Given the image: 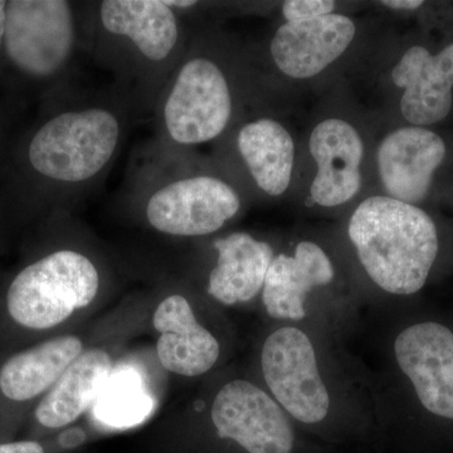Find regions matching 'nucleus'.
<instances>
[{
    "mask_svg": "<svg viewBox=\"0 0 453 453\" xmlns=\"http://www.w3.org/2000/svg\"><path fill=\"white\" fill-rule=\"evenodd\" d=\"M85 53L110 71L113 85L142 116L186 53L181 13L166 0H103L83 5Z\"/></svg>",
    "mask_w": 453,
    "mask_h": 453,
    "instance_id": "obj_1",
    "label": "nucleus"
},
{
    "mask_svg": "<svg viewBox=\"0 0 453 453\" xmlns=\"http://www.w3.org/2000/svg\"><path fill=\"white\" fill-rule=\"evenodd\" d=\"M127 198L142 203L151 228L175 237L214 234L242 207L232 184L216 175L181 173L174 149L157 142L134 172Z\"/></svg>",
    "mask_w": 453,
    "mask_h": 453,
    "instance_id": "obj_2",
    "label": "nucleus"
},
{
    "mask_svg": "<svg viewBox=\"0 0 453 453\" xmlns=\"http://www.w3.org/2000/svg\"><path fill=\"white\" fill-rule=\"evenodd\" d=\"M349 237L366 273L390 294L421 290L436 261L434 220L421 208L390 196L360 203L349 222Z\"/></svg>",
    "mask_w": 453,
    "mask_h": 453,
    "instance_id": "obj_3",
    "label": "nucleus"
},
{
    "mask_svg": "<svg viewBox=\"0 0 453 453\" xmlns=\"http://www.w3.org/2000/svg\"><path fill=\"white\" fill-rule=\"evenodd\" d=\"M5 56L28 79L64 89L73 85L74 71L85 53L82 3L68 0L7 2Z\"/></svg>",
    "mask_w": 453,
    "mask_h": 453,
    "instance_id": "obj_4",
    "label": "nucleus"
},
{
    "mask_svg": "<svg viewBox=\"0 0 453 453\" xmlns=\"http://www.w3.org/2000/svg\"><path fill=\"white\" fill-rule=\"evenodd\" d=\"M231 81L222 65L204 53L186 52L155 104L160 144L190 148L219 138L234 118Z\"/></svg>",
    "mask_w": 453,
    "mask_h": 453,
    "instance_id": "obj_5",
    "label": "nucleus"
},
{
    "mask_svg": "<svg viewBox=\"0 0 453 453\" xmlns=\"http://www.w3.org/2000/svg\"><path fill=\"white\" fill-rule=\"evenodd\" d=\"M100 290V273L91 257L61 249L23 268L8 290V311L28 329H50L86 308Z\"/></svg>",
    "mask_w": 453,
    "mask_h": 453,
    "instance_id": "obj_6",
    "label": "nucleus"
},
{
    "mask_svg": "<svg viewBox=\"0 0 453 453\" xmlns=\"http://www.w3.org/2000/svg\"><path fill=\"white\" fill-rule=\"evenodd\" d=\"M261 365L268 388L292 417L309 425L323 421L330 396L305 333L282 327L271 334L262 349Z\"/></svg>",
    "mask_w": 453,
    "mask_h": 453,
    "instance_id": "obj_7",
    "label": "nucleus"
},
{
    "mask_svg": "<svg viewBox=\"0 0 453 453\" xmlns=\"http://www.w3.org/2000/svg\"><path fill=\"white\" fill-rule=\"evenodd\" d=\"M211 421L219 436L250 453H291L294 432L282 408L250 381H229L219 390Z\"/></svg>",
    "mask_w": 453,
    "mask_h": 453,
    "instance_id": "obj_8",
    "label": "nucleus"
},
{
    "mask_svg": "<svg viewBox=\"0 0 453 453\" xmlns=\"http://www.w3.org/2000/svg\"><path fill=\"white\" fill-rule=\"evenodd\" d=\"M396 362L429 412L453 419V334L443 325L422 323L395 339Z\"/></svg>",
    "mask_w": 453,
    "mask_h": 453,
    "instance_id": "obj_9",
    "label": "nucleus"
},
{
    "mask_svg": "<svg viewBox=\"0 0 453 453\" xmlns=\"http://www.w3.org/2000/svg\"><path fill=\"white\" fill-rule=\"evenodd\" d=\"M446 157L445 142L419 127L390 133L378 148L380 180L390 198L416 205L427 196L434 172Z\"/></svg>",
    "mask_w": 453,
    "mask_h": 453,
    "instance_id": "obj_10",
    "label": "nucleus"
},
{
    "mask_svg": "<svg viewBox=\"0 0 453 453\" xmlns=\"http://www.w3.org/2000/svg\"><path fill=\"white\" fill-rule=\"evenodd\" d=\"M356 32L350 18L336 13L286 22L271 41V56L286 76L310 79L342 56Z\"/></svg>",
    "mask_w": 453,
    "mask_h": 453,
    "instance_id": "obj_11",
    "label": "nucleus"
},
{
    "mask_svg": "<svg viewBox=\"0 0 453 453\" xmlns=\"http://www.w3.org/2000/svg\"><path fill=\"white\" fill-rule=\"evenodd\" d=\"M309 149L318 164L310 189L312 202L330 208L351 201L362 187L360 164L365 157L356 127L340 119H327L312 130Z\"/></svg>",
    "mask_w": 453,
    "mask_h": 453,
    "instance_id": "obj_12",
    "label": "nucleus"
},
{
    "mask_svg": "<svg viewBox=\"0 0 453 453\" xmlns=\"http://www.w3.org/2000/svg\"><path fill=\"white\" fill-rule=\"evenodd\" d=\"M392 80L404 89L405 120L419 127L442 121L452 107L453 43L434 56L425 47H411L393 68Z\"/></svg>",
    "mask_w": 453,
    "mask_h": 453,
    "instance_id": "obj_13",
    "label": "nucleus"
},
{
    "mask_svg": "<svg viewBox=\"0 0 453 453\" xmlns=\"http://www.w3.org/2000/svg\"><path fill=\"white\" fill-rule=\"evenodd\" d=\"M153 324L160 334L157 357L166 371L196 377L216 365L219 342L196 321L186 297L172 295L163 300L155 311Z\"/></svg>",
    "mask_w": 453,
    "mask_h": 453,
    "instance_id": "obj_14",
    "label": "nucleus"
},
{
    "mask_svg": "<svg viewBox=\"0 0 453 453\" xmlns=\"http://www.w3.org/2000/svg\"><path fill=\"white\" fill-rule=\"evenodd\" d=\"M333 279L332 261L321 247L306 241L297 244L294 256H277L268 268L262 292L268 315L291 320L305 318L308 292Z\"/></svg>",
    "mask_w": 453,
    "mask_h": 453,
    "instance_id": "obj_15",
    "label": "nucleus"
},
{
    "mask_svg": "<svg viewBox=\"0 0 453 453\" xmlns=\"http://www.w3.org/2000/svg\"><path fill=\"white\" fill-rule=\"evenodd\" d=\"M217 266L208 280V294L225 305L247 303L264 288L273 250L251 234L235 232L214 242Z\"/></svg>",
    "mask_w": 453,
    "mask_h": 453,
    "instance_id": "obj_16",
    "label": "nucleus"
},
{
    "mask_svg": "<svg viewBox=\"0 0 453 453\" xmlns=\"http://www.w3.org/2000/svg\"><path fill=\"white\" fill-rule=\"evenodd\" d=\"M111 372V359L106 351H85L68 366L46 398L42 399L35 410V418L47 428L70 425L96 403Z\"/></svg>",
    "mask_w": 453,
    "mask_h": 453,
    "instance_id": "obj_17",
    "label": "nucleus"
},
{
    "mask_svg": "<svg viewBox=\"0 0 453 453\" xmlns=\"http://www.w3.org/2000/svg\"><path fill=\"white\" fill-rule=\"evenodd\" d=\"M237 150L256 186L279 196L290 186L295 145L288 131L273 119L247 122L238 130Z\"/></svg>",
    "mask_w": 453,
    "mask_h": 453,
    "instance_id": "obj_18",
    "label": "nucleus"
},
{
    "mask_svg": "<svg viewBox=\"0 0 453 453\" xmlns=\"http://www.w3.org/2000/svg\"><path fill=\"white\" fill-rule=\"evenodd\" d=\"M82 348L76 336H62L12 357L0 369V390L16 402L40 395L81 356Z\"/></svg>",
    "mask_w": 453,
    "mask_h": 453,
    "instance_id": "obj_19",
    "label": "nucleus"
},
{
    "mask_svg": "<svg viewBox=\"0 0 453 453\" xmlns=\"http://www.w3.org/2000/svg\"><path fill=\"white\" fill-rule=\"evenodd\" d=\"M153 402L135 369H115L95 403L98 421L111 427H131L144 421Z\"/></svg>",
    "mask_w": 453,
    "mask_h": 453,
    "instance_id": "obj_20",
    "label": "nucleus"
},
{
    "mask_svg": "<svg viewBox=\"0 0 453 453\" xmlns=\"http://www.w3.org/2000/svg\"><path fill=\"white\" fill-rule=\"evenodd\" d=\"M336 3L332 0H288L282 4V16L286 22L311 19L333 14Z\"/></svg>",
    "mask_w": 453,
    "mask_h": 453,
    "instance_id": "obj_21",
    "label": "nucleus"
},
{
    "mask_svg": "<svg viewBox=\"0 0 453 453\" xmlns=\"http://www.w3.org/2000/svg\"><path fill=\"white\" fill-rule=\"evenodd\" d=\"M0 453H44V451L40 443L22 441V442L2 443Z\"/></svg>",
    "mask_w": 453,
    "mask_h": 453,
    "instance_id": "obj_22",
    "label": "nucleus"
},
{
    "mask_svg": "<svg viewBox=\"0 0 453 453\" xmlns=\"http://www.w3.org/2000/svg\"><path fill=\"white\" fill-rule=\"evenodd\" d=\"M381 4L398 11H413L423 5L422 0H384Z\"/></svg>",
    "mask_w": 453,
    "mask_h": 453,
    "instance_id": "obj_23",
    "label": "nucleus"
},
{
    "mask_svg": "<svg viewBox=\"0 0 453 453\" xmlns=\"http://www.w3.org/2000/svg\"><path fill=\"white\" fill-rule=\"evenodd\" d=\"M85 440V434L79 428L71 429V431L65 432L61 436L62 446L73 447L81 443Z\"/></svg>",
    "mask_w": 453,
    "mask_h": 453,
    "instance_id": "obj_24",
    "label": "nucleus"
},
{
    "mask_svg": "<svg viewBox=\"0 0 453 453\" xmlns=\"http://www.w3.org/2000/svg\"><path fill=\"white\" fill-rule=\"evenodd\" d=\"M5 22H7V2L0 0V50L4 43Z\"/></svg>",
    "mask_w": 453,
    "mask_h": 453,
    "instance_id": "obj_25",
    "label": "nucleus"
}]
</instances>
